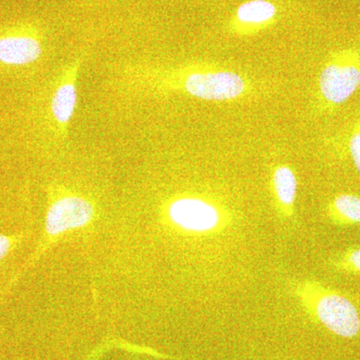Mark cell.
<instances>
[{
	"mask_svg": "<svg viewBox=\"0 0 360 360\" xmlns=\"http://www.w3.org/2000/svg\"><path fill=\"white\" fill-rule=\"evenodd\" d=\"M167 214L174 226L181 231L206 234L225 229L229 212L217 201L202 196L184 195L174 198L167 206Z\"/></svg>",
	"mask_w": 360,
	"mask_h": 360,
	"instance_id": "277c9868",
	"label": "cell"
},
{
	"mask_svg": "<svg viewBox=\"0 0 360 360\" xmlns=\"http://www.w3.org/2000/svg\"><path fill=\"white\" fill-rule=\"evenodd\" d=\"M77 66L68 79L61 82L52 96L51 111L54 120L60 127H66L72 118L77 103V90L75 85Z\"/></svg>",
	"mask_w": 360,
	"mask_h": 360,
	"instance_id": "9c48e42d",
	"label": "cell"
},
{
	"mask_svg": "<svg viewBox=\"0 0 360 360\" xmlns=\"http://www.w3.org/2000/svg\"><path fill=\"white\" fill-rule=\"evenodd\" d=\"M360 86V49L333 52L322 66L317 80L315 108L326 112L347 103Z\"/></svg>",
	"mask_w": 360,
	"mask_h": 360,
	"instance_id": "3957f363",
	"label": "cell"
},
{
	"mask_svg": "<svg viewBox=\"0 0 360 360\" xmlns=\"http://www.w3.org/2000/svg\"><path fill=\"white\" fill-rule=\"evenodd\" d=\"M270 191L277 213L284 219L292 217L297 196V179L290 165H278L274 168L270 176Z\"/></svg>",
	"mask_w": 360,
	"mask_h": 360,
	"instance_id": "52a82bcc",
	"label": "cell"
},
{
	"mask_svg": "<svg viewBox=\"0 0 360 360\" xmlns=\"http://www.w3.org/2000/svg\"><path fill=\"white\" fill-rule=\"evenodd\" d=\"M149 84L158 92H179L207 101H243L258 94L257 82L245 72L212 63L153 71Z\"/></svg>",
	"mask_w": 360,
	"mask_h": 360,
	"instance_id": "6da1fadb",
	"label": "cell"
},
{
	"mask_svg": "<svg viewBox=\"0 0 360 360\" xmlns=\"http://www.w3.org/2000/svg\"><path fill=\"white\" fill-rule=\"evenodd\" d=\"M293 290L305 312L330 333L345 338L359 335V310L347 296L312 279L295 283Z\"/></svg>",
	"mask_w": 360,
	"mask_h": 360,
	"instance_id": "7a4b0ae2",
	"label": "cell"
},
{
	"mask_svg": "<svg viewBox=\"0 0 360 360\" xmlns=\"http://www.w3.org/2000/svg\"><path fill=\"white\" fill-rule=\"evenodd\" d=\"M13 238L11 236H4L0 234V260L6 257L7 253L11 250V246L13 245Z\"/></svg>",
	"mask_w": 360,
	"mask_h": 360,
	"instance_id": "4fadbf2b",
	"label": "cell"
},
{
	"mask_svg": "<svg viewBox=\"0 0 360 360\" xmlns=\"http://www.w3.org/2000/svg\"><path fill=\"white\" fill-rule=\"evenodd\" d=\"M333 266L348 274H360V248H350L340 253L333 262Z\"/></svg>",
	"mask_w": 360,
	"mask_h": 360,
	"instance_id": "8fae6325",
	"label": "cell"
},
{
	"mask_svg": "<svg viewBox=\"0 0 360 360\" xmlns=\"http://www.w3.org/2000/svg\"><path fill=\"white\" fill-rule=\"evenodd\" d=\"M279 18V8L269 0H248L234 11L227 22V32L234 37H250L274 26Z\"/></svg>",
	"mask_w": 360,
	"mask_h": 360,
	"instance_id": "5b68a950",
	"label": "cell"
},
{
	"mask_svg": "<svg viewBox=\"0 0 360 360\" xmlns=\"http://www.w3.org/2000/svg\"><path fill=\"white\" fill-rule=\"evenodd\" d=\"M328 217L338 225L360 224V196L354 194L336 195L328 206Z\"/></svg>",
	"mask_w": 360,
	"mask_h": 360,
	"instance_id": "30bf717a",
	"label": "cell"
},
{
	"mask_svg": "<svg viewBox=\"0 0 360 360\" xmlns=\"http://www.w3.org/2000/svg\"><path fill=\"white\" fill-rule=\"evenodd\" d=\"M41 45L30 37H7L0 39V61L8 65H25L41 56Z\"/></svg>",
	"mask_w": 360,
	"mask_h": 360,
	"instance_id": "ba28073f",
	"label": "cell"
},
{
	"mask_svg": "<svg viewBox=\"0 0 360 360\" xmlns=\"http://www.w3.org/2000/svg\"><path fill=\"white\" fill-rule=\"evenodd\" d=\"M348 151L354 161L355 168L360 174V122L356 123L348 139Z\"/></svg>",
	"mask_w": 360,
	"mask_h": 360,
	"instance_id": "7c38bea8",
	"label": "cell"
},
{
	"mask_svg": "<svg viewBox=\"0 0 360 360\" xmlns=\"http://www.w3.org/2000/svg\"><path fill=\"white\" fill-rule=\"evenodd\" d=\"M94 214V205L79 196H63L49 206L45 219V231L56 236L70 229L89 224Z\"/></svg>",
	"mask_w": 360,
	"mask_h": 360,
	"instance_id": "8992f818",
	"label": "cell"
}]
</instances>
